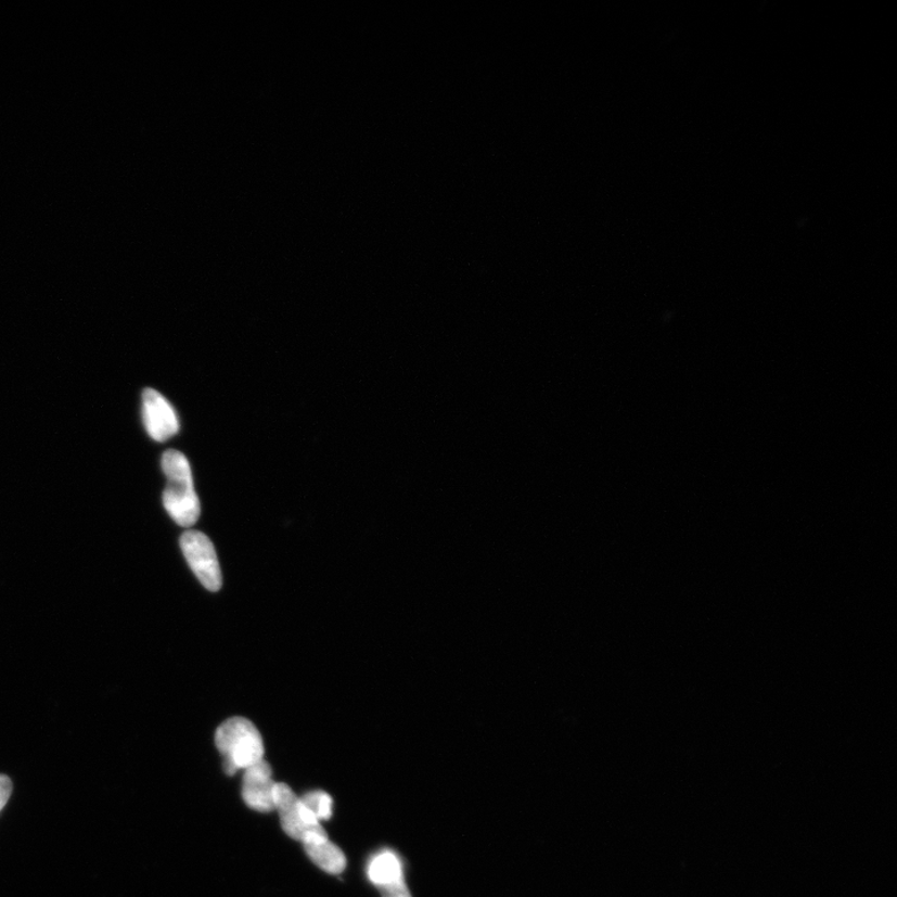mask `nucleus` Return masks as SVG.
Wrapping results in <instances>:
<instances>
[{"label":"nucleus","mask_w":897,"mask_h":897,"mask_svg":"<svg viewBox=\"0 0 897 897\" xmlns=\"http://www.w3.org/2000/svg\"><path fill=\"white\" fill-rule=\"evenodd\" d=\"M162 465L167 479L163 495L167 513L182 527L194 526L201 507L188 458L181 451L170 449L164 452Z\"/></svg>","instance_id":"1"},{"label":"nucleus","mask_w":897,"mask_h":897,"mask_svg":"<svg viewBox=\"0 0 897 897\" xmlns=\"http://www.w3.org/2000/svg\"><path fill=\"white\" fill-rule=\"evenodd\" d=\"M215 743L225 758L223 770L228 776H234L238 770H245L265 759L261 733L243 717L230 718L217 728Z\"/></svg>","instance_id":"2"},{"label":"nucleus","mask_w":897,"mask_h":897,"mask_svg":"<svg viewBox=\"0 0 897 897\" xmlns=\"http://www.w3.org/2000/svg\"><path fill=\"white\" fill-rule=\"evenodd\" d=\"M181 550L192 573L212 592L221 590L222 574L212 540L203 533L188 530L180 539Z\"/></svg>","instance_id":"3"},{"label":"nucleus","mask_w":897,"mask_h":897,"mask_svg":"<svg viewBox=\"0 0 897 897\" xmlns=\"http://www.w3.org/2000/svg\"><path fill=\"white\" fill-rule=\"evenodd\" d=\"M273 796L274 810L279 811L282 829L292 840L302 843L311 833L324 832L321 821L287 784L275 783Z\"/></svg>","instance_id":"4"},{"label":"nucleus","mask_w":897,"mask_h":897,"mask_svg":"<svg viewBox=\"0 0 897 897\" xmlns=\"http://www.w3.org/2000/svg\"><path fill=\"white\" fill-rule=\"evenodd\" d=\"M142 421L151 438L167 441L180 431L179 417L163 394L153 388L142 393Z\"/></svg>","instance_id":"5"},{"label":"nucleus","mask_w":897,"mask_h":897,"mask_svg":"<svg viewBox=\"0 0 897 897\" xmlns=\"http://www.w3.org/2000/svg\"><path fill=\"white\" fill-rule=\"evenodd\" d=\"M274 785L272 768L264 759L245 769L242 782V798L251 809L259 812L273 811Z\"/></svg>","instance_id":"6"},{"label":"nucleus","mask_w":897,"mask_h":897,"mask_svg":"<svg viewBox=\"0 0 897 897\" xmlns=\"http://www.w3.org/2000/svg\"><path fill=\"white\" fill-rule=\"evenodd\" d=\"M302 844L305 846L308 858L325 873L341 875L346 870L347 858L345 853L329 840L325 830L324 832L309 834Z\"/></svg>","instance_id":"7"},{"label":"nucleus","mask_w":897,"mask_h":897,"mask_svg":"<svg viewBox=\"0 0 897 897\" xmlns=\"http://www.w3.org/2000/svg\"><path fill=\"white\" fill-rule=\"evenodd\" d=\"M368 877L380 888L405 883V869L398 855L383 850L369 861Z\"/></svg>","instance_id":"8"},{"label":"nucleus","mask_w":897,"mask_h":897,"mask_svg":"<svg viewBox=\"0 0 897 897\" xmlns=\"http://www.w3.org/2000/svg\"><path fill=\"white\" fill-rule=\"evenodd\" d=\"M300 800L313 812L318 820L332 818L333 799L330 794L322 791L309 792L302 796Z\"/></svg>","instance_id":"9"},{"label":"nucleus","mask_w":897,"mask_h":897,"mask_svg":"<svg viewBox=\"0 0 897 897\" xmlns=\"http://www.w3.org/2000/svg\"><path fill=\"white\" fill-rule=\"evenodd\" d=\"M383 897H412L410 895L406 883L381 888Z\"/></svg>","instance_id":"10"},{"label":"nucleus","mask_w":897,"mask_h":897,"mask_svg":"<svg viewBox=\"0 0 897 897\" xmlns=\"http://www.w3.org/2000/svg\"><path fill=\"white\" fill-rule=\"evenodd\" d=\"M12 793V782L10 778L5 776H0V810H2L10 799Z\"/></svg>","instance_id":"11"}]
</instances>
